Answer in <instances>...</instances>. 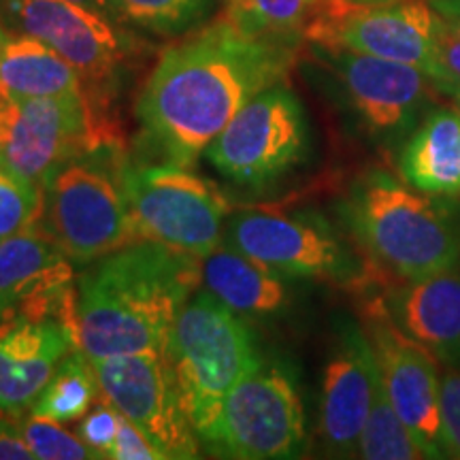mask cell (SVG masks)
Here are the masks:
<instances>
[{"label": "cell", "mask_w": 460, "mask_h": 460, "mask_svg": "<svg viewBox=\"0 0 460 460\" xmlns=\"http://www.w3.org/2000/svg\"><path fill=\"white\" fill-rule=\"evenodd\" d=\"M45 318L77 324V281L68 256L34 224L0 241V331Z\"/></svg>", "instance_id": "2e32d148"}, {"label": "cell", "mask_w": 460, "mask_h": 460, "mask_svg": "<svg viewBox=\"0 0 460 460\" xmlns=\"http://www.w3.org/2000/svg\"><path fill=\"white\" fill-rule=\"evenodd\" d=\"M75 348H79L77 324L66 320H26L0 331V411L15 418L31 411Z\"/></svg>", "instance_id": "ac0fdd59"}, {"label": "cell", "mask_w": 460, "mask_h": 460, "mask_svg": "<svg viewBox=\"0 0 460 460\" xmlns=\"http://www.w3.org/2000/svg\"><path fill=\"white\" fill-rule=\"evenodd\" d=\"M0 7L17 31L49 45L79 73L92 111L107 124L105 101L124 60L109 17L71 0H0Z\"/></svg>", "instance_id": "5bb4252c"}, {"label": "cell", "mask_w": 460, "mask_h": 460, "mask_svg": "<svg viewBox=\"0 0 460 460\" xmlns=\"http://www.w3.org/2000/svg\"><path fill=\"white\" fill-rule=\"evenodd\" d=\"M339 217L362 254L401 281L460 264L458 199L430 197L386 171L360 175Z\"/></svg>", "instance_id": "3957f363"}, {"label": "cell", "mask_w": 460, "mask_h": 460, "mask_svg": "<svg viewBox=\"0 0 460 460\" xmlns=\"http://www.w3.org/2000/svg\"><path fill=\"white\" fill-rule=\"evenodd\" d=\"M377 382V358L365 326L352 318H339L322 376L318 420L322 446L331 456H358Z\"/></svg>", "instance_id": "e0dca14e"}, {"label": "cell", "mask_w": 460, "mask_h": 460, "mask_svg": "<svg viewBox=\"0 0 460 460\" xmlns=\"http://www.w3.org/2000/svg\"><path fill=\"white\" fill-rule=\"evenodd\" d=\"M119 424H122V413L102 399L84 418H79L75 433L94 452L96 458H111Z\"/></svg>", "instance_id": "f1b7e54d"}, {"label": "cell", "mask_w": 460, "mask_h": 460, "mask_svg": "<svg viewBox=\"0 0 460 460\" xmlns=\"http://www.w3.org/2000/svg\"><path fill=\"white\" fill-rule=\"evenodd\" d=\"M199 441L217 458L303 456L307 450V418L295 371L281 360L264 358L230 390Z\"/></svg>", "instance_id": "52a82bcc"}, {"label": "cell", "mask_w": 460, "mask_h": 460, "mask_svg": "<svg viewBox=\"0 0 460 460\" xmlns=\"http://www.w3.org/2000/svg\"><path fill=\"white\" fill-rule=\"evenodd\" d=\"M43 192L0 169V241L39 224Z\"/></svg>", "instance_id": "83f0119b"}, {"label": "cell", "mask_w": 460, "mask_h": 460, "mask_svg": "<svg viewBox=\"0 0 460 460\" xmlns=\"http://www.w3.org/2000/svg\"><path fill=\"white\" fill-rule=\"evenodd\" d=\"M318 0H228L224 20L250 37L296 43Z\"/></svg>", "instance_id": "cb8c5ba5"}, {"label": "cell", "mask_w": 460, "mask_h": 460, "mask_svg": "<svg viewBox=\"0 0 460 460\" xmlns=\"http://www.w3.org/2000/svg\"><path fill=\"white\" fill-rule=\"evenodd\" d=\"M113 130L85 94L15 99L0 96V169L41 190L68 160L109 143Z\"/></svg>", "instance_id": "8fae6325"}, {"label": "cell", "mask_w": 460, "mask_h": 460, "mask_svg": "<svg viewBox=\"0 0 460 460\" xmlns=\"http://www.w3.org/2000/svg\"><path fill=\"white\" fill-rule=\"evenodd\" d=\"M295 45L250 37L220 20L166 49L137 102L146 147L192 166L247 102L284 82Z\"/></svg>", "instance_id": "6da1fadb"}, {"label": "cell", "mask_w": 460, "mask_h": 460, "mask_svg": "<svg viewBox=\"0 0 460 460\" xmlns=\"http://www.w3.org/2000/svg\"><path fill=\"white\" fill-rule=\"evenodd\" d=\"M22 435L37 460H90L94 452L79 439L77 433L62 429L54 420L24 413L20 420Z\"/></svg>", "instance_id": "4316f807"}, {"label": "cell", "mask_w": 460, "mask_h": 460, "mask_svg": "<svg viewBox=\"0 0 460 460\" xmlns=\"http://www.w3.org/2000/svg\"><path fill=\"white\" fill-rule=\"evenodd\" d=\"M444 17V22L447 24V28L454 32L460 34V13H447V15H441Z\"/></svg>", "instance_id": "8d00e7d4"}, {"label": "cell", "mask_w": 460, "mask_h": 460, "mask_svg": "<svg viewBox=\"0 0 460 460\" xmlns=\"http://www.w3.org/2000/svg\"><path fill=\"white\" fill-rule=\"evenodd\" d=\"M0 37H7V34H4V32H3V28H0Z\"/></svg>", "instance_id": "74e56055"}, {"label": "cell", "mask_w": 460, "mask_h": 460, "mask_svg": "<svg viewBox=\"0 0 460 460\" xmlns=\"http://www.w3.org/2000/svg\"><path fill=\"white\" fill-rule=\"evenodd\" d=\"M435 66V88L446 84H460V34L450 31L446 22L437 34Z\"/></svg>", "instance_id": "4dcf8cb0"}, {"label": "cell", "mask_w": 460, "mask_h": 460, "mask_svg": "<svg viewBox=\"0 0 460 460\" xmlns=\"http://www.w3.org/2000/svg\"><path fill=\"white\" fill-rule=\"evenodd\" d=\"M360 318L396 416L402 420L424 456L446 458L437 358L394 324L382 296L365 298Z\"/></svg>", "instance_id": "9a60e30c"}, {"label": "cell", "mask_w": 460, "mask_h": 460, "mask_svg": "<svg viewBox=\"0 0 460 460\" xmlns=\"http://www.w3.org/2000/svg\"><path fill=\"white\" fill-rule=\"evenodd\" d=\"M290 278L220 243L200 261V284L247 322L284 318L295 305Z\"/></svg>", "instance_id": "ffe728a7"}, {"label": "cell", "mask_w": 460, "mask_h": 460, "mask_svg": "<svg viewBox=\"0 0 460 460\" xmlns=\"http://www.w3.org/2000/svg\"><path fill=\"white\" fill-rule=\"evenodd\" d=\"M199 284L200 258L149 239L85 264L77 278L79 348L90 360L160 352Z\"/></svg>", "instance_id": "7a4b0ae2"}, {"label": "cell", "mask_w": 460, "mask_h": 460, "mask_svg": "<svg viewBox=\"0 0 460 460\" xmlns=\"http://www.w3.org/2000/svg\"><path fill=\"white\" fill-rule=\"evenodd\" d=\"M85 94L79 73L39 39L7 37L0 43V96L48 99Z\"/></svg>", "instance_id": "7402d4cb"}, {"label": "cell", "mask_w": 460, "mask_h": 460, "mask_svg": "<svg viewBox=\"0 0 460 460\" xmlns=\"http://www.w3.org/2000/svg\"><path fill=\"white\" fill-rule=\"evenodd\" d=\"M441 429L446 458L460 460V371H450L441 382Z\"/></svg>", "instance_id": "f546056e"}, {"label": "cell", "mask_w": 460, "mask_h": 460, "mask_svg": "<svg viewBox=\"0 0 460 460\" xmlns=\"http://www.w3.org/2000/svg\"><path fill=\"white\" fill-rule=\"evenodd\" d=\"M312 60L354 128L379 147H401L437 92L422 68L386 58L312 43Z\"/></svg>", "instance_id": "ba28073f"}, {"label": "cell", "mask_w": 460, "mask_h": 460, "mask_svg": "<svg viewBox=\"0 0 460 460\" xmlns=\"http://www.w3.org/2000/svg\"><path fill=\"white\" fill-rule=\"evenodd\" d=\"M439 15L460 13V0H429Z\"/></svg>", "instance_id": "836d02e7"}, {"label": "cell", "mask_w": 460, "mask_h": 460, "mask_svg": "<svg viewBox=\"0 0 460 460\" xmlns=\"http://www.w3.org/2000/svg\"><path fill=\"white\" fill-rule=\"evenodd\" d=\"M437 92H441V94L450 96L452 102H454V107H456L458 111H460V84H446V85H439V88H437Z\"/></svg>", "instance_id": "d590c367"}, {"label": "cell", "mask_w": 460, "mask_h": 460, "mask_svg": "<svg viewBox=\"0 0 460 460\" xmlns=\"http://www.w3.org/2000/svg\"><path fill=\"white\" fill-rule=\"evenodd\" d=\"M115 141L68 160L43 188L39 226L73 264H90L137 241Z\"/></svg>", "instance_id": "277c9868"}, {"label": "cell", "mask_w": 460, "mask_h": 460, "mask_svg": "<svg viewBox=\"0 0 460 460\" xmlns=\"http://www.w3.org/2000/svg\"><path fill=\"white\" fill-rule=\"evenodd\" d=\"M111 460H163V454L154 447L152 441L130 420L122 416V424H119L118 437H115Z\"/></svg>", "instance_id": "1f68e13d"}, {"label": "cell", "mask_w": 460, "mask_h": 460, "mask_svg": "<svg viewBox=\"0 0 460 460\" xmlns=\"http://www.w3.org/2000/svg\"><path fill=\"white\" fill-rule=\"evenodd\" d=\"M99 399L102 393L94 365L82 348H75L58 365L28 413L66 424L84 418Z\"/></svg>", "instance_id": "603a6c76"}, {"label": "cell", "mask_w": 460, "mask_h": 460, "mask_svg": "<svg viewBox=\"0 0 460 460\" xmlns=\"http://www.w3.org/2000/svg\"><path fill=\"white\" fill-rule=\"evenodd\" d=\"M102 399L130 420L166 460H192L200 441L164 349L92 360Z\"/></svg>", "instance_id": "4fadbf2b"}, {"label": "cell", "mask_w": 460, "mask_h": 460, "mask_svg": "<svg viewBox=\"0 0 460 460\" xmlns=\"http://www.w3.org/2000/svg\"><path fill=\"white\" fill-rule=\"evenodd\" d=\"M71 3H77V4H82V7H88L92 11H96V13L107 15V17H109V13H111V11H109L107 0H71Z\"/></svg>", "instance_id": "e575fe53"}, {"label": "cell", "mask_w": 460, "mask_h": 460, "mask_svg": "<svg viewBox=\"0 0 460 460\" xmlns=\"http://www.w3.org/2000/svg\"><path fill=\"white\" fill-rule=\"evenodd\" d=\"M109 11L141 31L175 37L197 26L211 0H107Z\"/></svg>", "instance_id": "484cf974"}, {"label": "cell", "mask_w": 460, "mask_h": 460, "mask_svg": "<svg viewBox=\"0 0 460 460\" xmlns=\"http://www.w3.org/2000/svg\"><path fill=\"white\" fill-rule=\"evenodd\" d=\"M164 354L197 435L209 427L230 390L264 360L250 322L205 288L183 305Z\"/></svg>", "instance_id": "5b68a950"}, {"label": "cell", "mask_w": 460, "mask_h": 460, "mask_svg": "<svg viewBox=\"0 0 460 460\" xmlns=\"http://www.w3.org/2000/svg\"><path fill=\"white\" fill-rule=\"evenodd\" d=\"M382 301L405 335L424 345L437 362L460 369V264L401 281Z\"/></svg>", "instance_id": "d6986e66"}, {"label": "cell", "mask_w": 460, "mask_h": 460, "mask_svg": "<svg viewBox=\"0 0 460 460\" xmlns=\"http://www.w3.org/2000/svg\"><path fill=\"white\" fill-rule=\"evenodd\" d=\"M399 177L430 197L460 199V111L433 107L399 149Z\"/></svg>", "instance_id": "44dd1931"}, {"label": "cell", "mask_w": 460, "mask_h": 460, "mask_svg": "<svg viewBox=\"0 0 460 460\" xmlns=\"http://www.w3.org/2000/svg\"><path fill=\"white\" fill-rule=\"evenodd\" d=\"M124 188L139 239L158 241L200 261L222 243L228 200L190 166L126 160Z\"/></svg>", "instance_id": "30bf717a"}, {"label": "cell", "mask_w": 460, "mask_h": 460, "mask_svg": "<svg viewBox=\"0 0 460 460\" xmlns=\"http://www.w3.org/2000/svg\"><path fill=\"white\" fill-rule=\"evenodd\" d=\"M307 115L288 85L256 94L209 143L203 156L233 186L267 190L307 160Z\"/></svg>", "instance_id": "9c48e42d"}, {"label": "cell", "mask_w": 460, "mask_h": 460, "mask_svg": "<svg viewBox=\"0 0 460 460\" xmlns=\"http://www.w3.org/2000/svg\"><path fill=\"white\" fill-rule=\"evenodd\" d=\"M222 243L290 279L329 281L362 292L379 278V269L352 237L312 211H237L226 217Z\"/></svg>", "instance_id": "8992f818"}, {"label": "cell", "mask_w": 460, "mask_h": 460, "mask_svg": "<svg viewBox=\"0 0 460 460\" xmlns=\"http://www.w3.org/2000/svg\"><path fill=\"white\" fill-rule=\"evenodd\" d=\"M441 24L429 0H318L303 39L418 66L433 79Z\"/></svg>", "instance_id": "7c38bea8"}, {"label": "cell", "mask_w": 460, "mask_h": 460, "mask_svg": "<svg viewBox=\"0 0 460 460\" xmlns=\"http://www.w3.org/2000/svg\"><path fill=\"white\" fill-rule=\"evenodd\" d=\"M4 39H7V37H0V43H3V41H4Z\"/></svg>", "instance_id": "f35d334b"}, {"label": "cell", "mask_w": 460, "mask_h": 460, "mask_svg": "<svg viewBox=\"0 0 460 460\" xmlns=\"http://www.w3.org/2000/svg\"><path fill=\"white\" fill-rule=\"evenodd\" d=\"M358 458L365 460H422L427 458L402 420L390 405L382 376L373 394V405L360 435Z\"/></svg>", "instance_id": "d4e9b609"}, {"label": "cell", "mask_w": 460, "mask_h": 460, "mask_svg": "<svg viewBox=\"0 0 460 460\" xmlns=\"http://www.w3.org/2000/svg\"><path fill=\"white\" fill-rule=\"evenodd\" d=\"M0 460H37L22 435L20 420L0 411Z\"/></svg>", "instance_id": "d6a6232c"}]
</instances>
